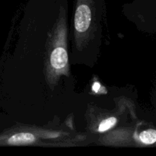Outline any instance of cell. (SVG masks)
Segmentation results:
<instances>
[{
    "label": "cell",
    "mask_w": 156,
    "mask_h": 156,
    "mask_svg": "<svg viewBox=\"0 0 156 156\" xmlns=\"http://www.w3.org/2000/svg\"><path fill=\"white\" fill-rule=\"evenodd\" d=\"M91 20V9L87 5H80L75 15V27L79 32H85L89 27Z\"/></svg>",
    "instance_id": "1"
},
{
    "label": "cell",
    "mask_w": 156,
    "mask_h": 156,
    "mask_svg": "<svg viewBox=\"0 0 156 156\" xmlns=\"http://www.w3.org/2000/svg\"><path fill=\"white\" fill-rule=\"evenodd\" d=\"M140 140L146 145L154 144L156 143V130L148 129L142 132L140 135Z\"/></svg>",
    "instance_id": "4"
},
{
    "label": "cell",
    "mask_w": 156,
    "mask_h": 156,
    "mask_svg": "<svg viewBox=\"0 0 156 156\" xmlns=\"http://www.w3.org/2000/svg\"><path fill=\"white\" fill-rule=\"evenodd\" d=\"M35 140V136L30 133H20L12 136L8 139L9 145H22L29 144Z\"/></svg>",
    "instance_id": "3"
},
{
    "label": "cell",
    "mask_w": 156,
    "mask_h": 156,
    "mask_svg": "<svg viewBox=\"0 0 156 156\" xmlns=\"http://www.w3.org/2000/svg\"><path fill=\"white\" fill-rule=\"evenodd\" d=\"M50 62L55 69H61L68 63V54L63 47H56L50 56Z\"/></svg>",
    "instance_id": "2"
},
{
    "label": "cell",
    "mask_w": 156,
    "mask_h": 156,
    "mask_svg": "<svg viewBox=\"0 0 156 156\" xmlns=\"http://www.w3.org/2000/svg\"><path fill=\"white\" fill-rule=\"evenodd\" d=\"M116 123H117V119L115 117H110V118L106 119L100 123L98 126V131L99 132H105L114 126Z\"/></svg>",
    "instance_id": "5"
},
{
    "label": "cell",
    "mask_w": 156,
    "mask_h": 156,
    "mask_svg": "<svg viewBox=\"0 0 156 156\" xmlns=\"http://www.w3.org/2000/svg\"><path fill=\"white\" fill-rule=\"evenodd\" d=\"M100 88H101V85L98 82H94V85H93V86H92L93 91H95V92H98V90L100 89Z\"/></svg>",
    "instance_id": "6"
}]
</instances>
